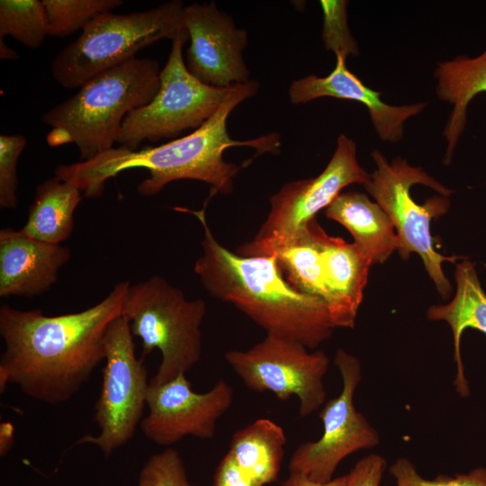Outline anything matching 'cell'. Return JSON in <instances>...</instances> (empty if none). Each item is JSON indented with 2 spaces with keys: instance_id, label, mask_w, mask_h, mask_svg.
Listing matches in <instances>:
<instances>
[{
  "instance_id": "cell-33",
  "label": "cell",
  "mask_w": 486,
  "mask_h": 486,
  "mask_svg": "<svg viewBox=\"0 0 486 486\" xmlns=\"http://www.w3.org/2000/svg\"><path fill=\"white\" fill-rule=\"evenodd\" d=\"M14 428L11 422L0 424V455L4 456L14 444Z\"/></svg>"
},
{
  "instance_id": "cell-23",
  "label": "cell",
  "mask_w": 486,
  "mask_h": 486,
  "mask_svg": "<svg viewBox=\"0 0 486 486\" xmlns=\"http://www.w3.org/2000/svg\"><path fill=\"white\" fill-rule=\"evenodd\" d=\"M324 234L314 219L302 233L274 249L270 256L276 258L284 276L292 287L326 303L328 292L321 254Z\"/></svg>"
},
{
  "instance_id": "cell-10",
  "label": "cell",
  "mask_w": 486,
  "mask_h": 486,
  "mask_svg": "<svg viewBox=\"0 0 486 486\" xmlns=\"http://www.w3.org/2000/svg\"><path fill=\"white\" fill-rule=\"evenodd\" d=\"M104 361L101 392L94 409L100 433L83 436L76 445H94L109 456L133 437L143 418L149 387L146 365L136 356L133 336L122 315L107 328Z\"/></svg>"
},
{
  "instance_id": "cell-9",
  "label": "cell",
  "mask_w": 486,
  "mask_h": 486,
  "mask_svg": "<svg viewBox=\"0 0 486 486\" xmlns=\"http://www.w3.org/2000/svg\"><path fill=\"white\" fill-rule=\"evenodd\" d=\"M369 179L370 174L357 161L354 140L340 134L324 170L316 177L289 182L273 194L265 222L254 238L238 248L236 253L243 256H270L302 233L345 187L364 185Z\"/></svg>"
},
{
  "instance_id": "cell-21",
  "label": "cell",
  "mask_w": 486,
  "mask_h": 486,
  "mask_svg": "<svg viewBox=\"0 0 486 486\" xmlns=\"http://www.w3.org/2000/svg\"><path fill=\"white\" fill-rule=\"evenodd\" d=\"M286 442L284 428L262 418L233 434L228 453L246 475L264 486L277 481Z\"/></svg>"
},
{
  "instance_id": "cell-22",
  "label": "cell",
  "mask_w": 486,
  "mask_h": 486,
  "mask_svg": "<svg viewBox=\"0 0 486 486\" xmlns=\"http://www.w3.org/2000/svg\"><path fill=\"white\" fill-rule=\"evenodd\" d=\"M82 199L81 190L57 176L40 184L21 230L37 240L59 245L74 229V212Z\"/></svg>"
},
{
  "instance_id": "cell-19",
  "label": "cell",
  "mask_w": 486,
  "mask_h": 486,
  "mask_svg": "<svg viewBox=\"0 0 486 486\" xmlns=\"http://www.w3.org/2000/svg\"><path fill=\"white\" fill-rule=\"evenodd\" d=\"M454 278L456 291L453 300L445 305L429 307L427 317L430 320H445L450 326L456 364L454 385L461 397H468L470 388L462 361L461 338L468 328L486 335V293L481 285L475 265L471 261L464 260L456 265Z\"/></svg>"
},
{
  "instance_id": "cell-11",
  "label": "cell",
  "mask_w": 486,
  "mask_h": 486,
  "mask_svg": "<svg viewBox=\"0 0 486 486\" xmlns=\"http://www.w3.org/2000/svg\"><path fill=\"white\" fill-rule=\"evenodd\" d=\"M295 341L266 335L247 350H229L224 358L245 385L257 392H271L286 400L296 396L299 414L308 417L325 402L323 382L329 358Z\"/></svg>"
},
{
  "instance_id": "cell-8",
  "label": "cell",
  "mask_w": 486,
  "mask_h": 486,
  "mask_svg": "<svg viewBox=\"0 0 486 486\" xmlns=\"http://www.w3.org/2000/svg\"><path fill=\"white\" fill-rule=\"evenodd\" d=\"M186 30L172 40L167 61L159 74V88L146 105L130 112L123 120L117 142L137 150L144 140L178 137L198 129L220 107L231 87L208 86L194 76L184 60Z\"/></svg>"
},
{
  "instance_id": "cell-13",
  "label": "cell",
  "mask_w": 486,
  "mask_h": 486,
  "mask_svg": "<svg viewBox=\"0 0 486 486\" xmlns=\"http://www.w3.org/2000/svg\"><path fill=\"white\" fill-rule=\"evenodd\" d=\"M233 401V389L219 380L205 392H195L185 374L148 387V413L140 424L143 435L152 443L171 447L184 436L211 439L219 418Z\"/></svg>"
},
{
  "instance_id": "cell-27",
  "label": "cell",
  "mask_w": 486,
  "mask_h": 486,
  "mask_svg": "<svg viewBox=\"0 0 486 486\" xmlns=\"http://www.w3.org/2000/svg\"><path fill=\"white\" fill-rule=\"evenodd\" d=\"M323 13L322 40L336 57L346 58L358 55V47L347 26L346 1L321 0Z\"/></svg>"
},
{
  "instance_id": "cell-17",
  "label": "cell",
  "mask_w": 486,
  "mask_h": 486,
  "mask_svg": "<svg viewBox=\"0 0 486 486\" xmlns=\"http://www.w3.org/2000/svg\"><path fill=\"white\" fill-rule=\"evenodd\" d=\"M321 254L326 304L333 324L336 328H353L372 265L354 243L326 232Z\"/></svg>"
},
{
  "instance_id": "cell-3",
  "label": "cell",
  "mask_w": 486,
  "mask_h": 486,
  "mask_svg": "<svg viewBox=\"0 0 486 486\" xmlns=\"http://www.w3.org/2000/svg\"><path fill=\"white\" fill-rule=\"evenodd\" d=\"M174 209L194 214L202 226V252L194 270L212 296L233 304L267 335L311 350L332 336L336 327L327 304L292 287L274 256H243L223 247L209 228L205 207Z\"/></svg>"
},
{
  "instance_id": "cell-16",
  "label": "cell",
  "mask_w": 486,
  "mask_h": 486,
  "mask_svg": "<svg viewBox=\"0 0 486 486\" xmlns=\"http://www.w3.org/2000/svg\"><path fill=\"white\" fill-rule=\"evenodd\" d=\"M71 257L61 244H50L29 237L21 230H0V296L32 298L55 284L60 268Z\"/></svg>"
},
{
  "instance_id": "cell-2",
  "label": "cell",
  "mask_w": 486,
  "mask_h": 486,
  "mask_svg": "<svg viewBox=\"0 0 486 486\" xmlns=\"http://www.w3.org/2000/svg\"><path fill=\"white\" fill-rule=\"evenodd\" d=\"M257 90L258 83L255 80L231 86L214 115L186 136L137 150L122 146L112 148L86 161L60 165L55 169L54 176L76 185L88 198L99 197L109 178L136 167L145 168L149 173L137 187L138 194L142 196L155 195L169 183L182 179L209 184L212 186L210 196L216 193L229 194L233 191V179L242 166L224 160L223 153L227 148L251 147L259 156L266 152L278 154L281 147L278 133L243 141L229 135V115Z\"/></svg>"
},
{
  "instance_id": "cell-30",
  "label": "cell",
  "mask_w": 486,
  "mask_h": 486,
  "mask_svg": "<svg viewBox=\"0 0 486 486\" xmlns=\"http://www.w3.org/2000/svg\"><path fill=\"white\" fill-rule=\"evenodd\" d=\"M386 467L382 456L368 454L357 461L346 474L345 486H380Z\"/></svg>"
},
{
  "instance_id": "cell-26",
  "label": "cell",
  "mask_w": 486,
  "mask_h": 486,
  "mask_svg": "<svg viewBox=\"0 0 486 486\" xmlns=\"http://www.w3.org/2000/svg\"><path fill=\"white\" fill-rule=\"evenodd\" d=\"M137 486H198L187 477L184 462L177 450L166 447L152 454L142 466Z\"/></svg>"
},
{
  "instance_id": "cell-5",
  "label": "cell",
  "mask_w": 486,
  "mask_h": 486,
  "mask_svg": "<svg viewBox=\"0 0 486 486\" xmlns=\"http://www.w3.org/2000/svg\"><path fill=\"white\" fill-rule=\"evenodd\" d=\"M372 157L376 169L364 187L392 220L400 256L406 259L411 253H417L437 292L447 299L452 286L443 272L442 263L454 262L458 257L446 256L436 250L430 228L433 219L448 211L447 196L453 191L405 159L397 158L388 162L376 149Z\"/></svg>"
},
{
  "instance_id": "cell-28",
  "label": "cell",
  "mask_w": 486,
  "mask_h": 486,
  "mask_svg": "<svg viewBox=\"0 0 486 486\" xmlns=\"http://www.w3.org/2000/svg\"><path fill=\"white\" fill-rule=\"evenodd\" d=\"M396 486H486V468L477 467L466 473L439 474L433 480L423 478L407 458L397 459L390 466Z\"/></svg>"
},
{
  "instance_id": "cell-20",
  "label": "cell",
  "mask_w": 486,
  "mask_h": 486,
  "mask_svg": "<svg viewBox=\"0 0 486 486\" xmlns=\"http://www.w3.org/2000/svg\"><path fill=\"white\" fill-rule=\"evenodd\" d=\"M434 76L437 96L453 105L443 132L447 142L444 163L447 165L465 128L471 100L486 93V50L475 58L458 56L438 62Z\"/></svg>"
},
{
  "instance_id": "cell-34",
  "label": "cell",
  "mask_w": 486,
  "mask_h": 486,
  "mask_svg": "<svg viewBox=\"0 0 486 486\" xmlns=\"http://www.w3.org/2000/svg\"><path fill=\"white\" fill-rule=\"evenodd\" d=\"M0 58L5 60H17V52L9 47L4 40H0Z\"/></svg>"
},
{
  "instance_id": "cell-12",
  "label": "cell",
  "mask_w": 486,
  "mask_h": 486,
  "mask_svg": "<svg viewBox=\"0 0 486 486\" xmlns=\"http://www.w3.org/2000/svg\"><path fill=\"white\" fill-rule=\"evenodd\" d=\"M335 364L343 387L340 394L326 402L319 414L323 424L322 436L316 441L299 445L288 464L290 472L302 473L319 483L330 482L346 456L380 443L377 430L354 405L355 392L362 379L359 359L338 349Z\"/></svg>"
},
{
  "instance_id": "cell-6",
  "label": "cell",
  "mask_w": 486,
  "mask_h": 486,
  "mask_svg": "<svg viewBox=\"0 0 486 486\" xmlns=\"http://www.w3.org/2000/svg\"><path fill=\"white\" fill-rule=\"evenodd\" d=\"M182 1L127 14L97 15L77 39L53 58V78L68 89L83 86L94 76L134 58L140 50L163 39L174 40L184 28Z\"/></svg>"
},
{
  "instance_id": "cell-4",
  "label": "cell",
  "mask_w": 486,
  "mask_h": 486,
  "mask_svg": "<svg viewBox=\"0 0 486 486\" xmlns=\"http://www.w3.org/2000/svg\"><path fill=\"white\" fill-rule=\"evenodd\" d=\"M160 71L157 60L134 58L94 76L42 114L48 145L75 144L80 161L112 148L126 115L158 93Z\"/></svg>"
},
{
  "instance_id": "cell-18",
  "label": "cell",
  "mask_w": 486,
  "mask_h": 486,
  "mask_svg": "<svg viewBox=\"0 0 486 486\" xmlns=\"http://www.w3.org/2000/svg\"><path fill=\"white\" fill-rule=\"evenodd\" d=\"M325 215L351 233L354 244L371 265L382 264L400 248L392 220L363 193H341L325 209Z\"/></svg>"
},
{
  "instance_id": "cell-14",
  "label": "cell",
  "mask_w": 486,
  "mask_h": 486,
  "mask_svg": "<svg viewBox=\"0 0 486 486\" xmlns=\"http://www.w3.org/2000/svg\"><path fill=\"white\" fill-rule=\"evenodd\" d=\"M184 28L190 40L185 64L194 76L221 88L250 81L243 58L248 33L237 28L232 17L214 2L186 5Z\"/></svg>"
},
{
  "instance_id": "cell-7",
  "label": "cell",
  "mask_w": 486,
  "mask_h": 486,
  "mask_svg": "<svg viewBox=\"0 0 486 486\" xmlns=\"http://www.w3.org/2000/svg\"><path fill=\"white\" fill-rule=\"evenodd\" d=\"M206 302L189 300L165 278L153 275L130 284L122 316L131 334L140 339L143 355L159 350L161 361L150 385L169 382L185 374L201 359V326Z\"/></svg>"
},
{
  "instance_id": "cell-24",
  "label": "cell",
  "mask_w": 486,
  "mask_h": 486,
  "mask_svg": "<svg viewBox=\"0 0 486 486\" xmlns=\"http://www.w3.org/2000/svg\"><path fill=\"white\" fill-rule=\"evenodd\" d=\"M11 36L24 47H40L48 34V21L42 1L1 0L0 40Z\"/></svg>"
},
{
  "instance_id": "cell-32",
  "label": "cell",
  "mask_w": 486,
  "mask_h": 486,
  "mask_svg": "<svg viewBox=\"0 0 486 486\" xmlns=\"http://www.w3.org/2000/svg\"><path fill=\"white\" fill-rule=\"evenodd\" d=\"M346 474L332 479L326 483H319L310 480L299 472H290L288 477L281 482L280 486H345Z\"/></svg>"
},
{
  "instance_id": "cell-31",
  "label": "cell",
  "mask_w": 486,
  "mask_h": 486,
  "mask_svg": "<svg viewBox=\"0 0 486 486\" xmlns=\"http://www.w3.org/2000/svg\"><path fill=\"white\" fill-rule=\"evenodd\" d=\"M212 486H262L246 475L227 452L217 465Z\"/></svg>"
},
{
  "instance_id": "cell-15",
  "label": "cell",
  "mask_w": 486,
  "mask_h": 486,
  "mask_svg": "<svg viewBox=\"0 0 486 486\" xmlns=\"http://www.w3.org/2000/svg\"><path fill=\"white\" fill-rule=\"evenodd\" d=\"M290 101L302 104L321 98L333 97L358 102L370 114L374 128L383 141L395 143L403 138L404 124L412 116L420 113L427 103L391 105L381 98V93L366 86L348 70L346 58L337 57L334 69L326 76L309 75L292 82Z\"/></svg>"
},
{
  "instance_id": "cell-25",
  "label": "cell",
  "mask_w": 486,
  "mask_h": 486,
  "mask_svg": "<svg viewBox=\"0 0 486 486\" xmlns=\"http://www.w3.org/2000/svg\"><path fill=\"white\" fill-rule=\"evenodd\" d=\"M49 36L65 38L84 28L97 15L110 13L121 0H41Z\"/></svg>"
},
{
  "instance_id": "cell-1",
  "label": "cell",
  "mask_w": 486,
  "mask_h": 486,
  "mask_svg": "<svg viewBox=\"0 0 486 486\" xmlns=\"http://www.w3.org/2000/svg\"><path fill=\"white\" fill-rule=\"evenodd\" d=\"M130 285L121 282L95 305L58 316L2 304L0 392L14 384L46 404L69 400L104 360L107 328L122 315Z\"/></svg>"
},
{
  "instance_id": "cell-29",
  "label": "cell",
  "mask_w": 486,
  "mask_h": 486,
  "mask_svg": "<svg viewBox=\"0 0 486 486\" xmlns=\"http://www.w3.org/2000/svg\"><path fill=\"white\" fill-rule=\"evenodd\" d=\"M27 144L22 134L0 136V207L13 209L17 206L19 158Z\"/></svg>"
}]
</instances>
